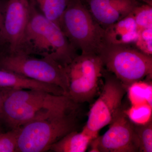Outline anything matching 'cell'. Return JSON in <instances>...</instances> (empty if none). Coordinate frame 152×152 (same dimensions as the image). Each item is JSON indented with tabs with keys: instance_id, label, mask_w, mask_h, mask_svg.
<instances>
[{
	"instance_id": "obj_1",
	"label": "cell",
	"mask_w": 152,
	"mask_h": 152,
	"mask_svg": "<svg viewBox=\"0 0 152 152\" xmlns=\"http://www.w3.org/2000/svg\"><path fill=\"white\" fill-rule=\"evenodd\" d=\"M78 106L65 95L11 88L4 101L0 120L11 129H18L33 120L76 112Z\"/></svg>"
},
{
	"instance_id": "obj_2",
	"label": "cell",
	"mask_w": 152,
	"mask_h": 152,
	"mask_svg": "<svg viewBox=\"0 0 152 152\" xmlns=\"http://www.w3.org/2000/svg\"><path fill=\"white\" fill-rule=\"evenodd\" d=\"M58 24L38 11L31 0L29 18L19 50L54 60L65 67L77 55Z\"/></svg>"
},
{
	"instance_id": "obj_3",
	"label": "cell",
	"mask_w": 152,
	"mask_h": 152,
	"mask_svg": "<svg viewBox=\"0 0 152 152\" xmlns=\"http://www.w3.org/2000/svg\"><path fill=\"white\" fill-rule=\"evenodd\" d=\"M58 25L71 45L82 53L99 55L106 45L104 28L82 0H70Z\"/></svg>"
},
{
	"instance_id": "obj_4",
	"label": "cell",
	"mask_w": 152,
	"mask_h": 152,
	"mask_svg": "<svg viewBox=\"0 0 152 152\" xmlns=\"http://www.w3.org/2000/svg\"><path fill=\"white\" fill-rule=\"evenodd\" d=\"M76 112L33 120L19 128L17 152H42L75 131Z\"/></svg>"
},
{
	"instance_id": "obj_5",
	"label": "cell",
	"mask_w": 152,
	"mask_h": 152,
	"mask_svg": "<svg viewBox=\"0 0 152 152\" xmlns=\"http://www.w3.org/2000/svg\"><path fill=\"white\" fill-rule=\"evenodd\" d=\"M104 66L127 89L133 83L152 77V57L129 45L106 44L99 53Z\"/></svg>"
},
{
	"instance_id": "obj_6",
	"label": "cell",
	"mask_w": 152,
	"mask_h": 152,
	"mask_svg": "<svg viewBox=\"0 0 152 152\" xmlns=\"http://www.w3.org/2000/svg\"><path fill=\"white\" fill-rule=\"evenodd\" d=\"M0 69L60 87L67 96L69 84L65 67L47 58H37L21 52L0 53Z\"/></svg>"
},
{
	"instance_id": "obj_7",
	"label": "cell",
	"mask_w": 152,
	"mask_h": 152,
	"mask_svg": "<svg viewBox=\"0 0 152 152\" xmlns=\"http://www.w3.org/2000/svg\"><path fill=\"white\" fill-rule=\"evenodd\" d=\"M103 67L99 55H77L65 67L69 84L67 97L78 104L91 101L97 92Z\"/></svg>"
},
{
	"instance_id": "obj_8",
	"label": "cell",
	"mask_w": 152,
	"mask_h": 152,
	"mask_svg": "<svg viewBox=\"0 0 152 152\" xmlns=\"http://www.w3.org/2000/svg\"><path fill=\"white\" fill-rule=\"evenodd\" d=\"M127 88L115 75H106L99 97L92 106L83 131L96 138L101 129L110 125L122 110V103Z\"/></svg>"
},
{
	"instance_id": "obj_9",
	"label": "cell",
	"mask_w": 152,
	"mask_h": 152,
	"mask_svg": "<svg viewBox=\"0 0 152 152\" xmlns=\"http://www.w3.org/2000/svg\"><path fill=\"white\" fill-rule=\"evenodd\" d=\"M104 135L96 137L99 152H139L134 124L123 110Z\"/></svg>"
},
{
	"instance_id": "obj_10",
	"label": "cell",
	"mask_w": 152,
	"mask_h": 152,
	"mask_svg": "<svg viewBox=\"0 0 152 152\" xmlns=\"http://www.w3.org/2000/svg\"><path fill=\"white\" fill-rule=\"evenodd\" d=\"M31 0H8L4 12L3 43L18 51L29 18Z\"/></svg>"
},
{
	"instance_id": "obj_11",
	"label": "cell",
	"mask_w": 152,
	"mask_h": 152,
	"mask_svg": "<svg viewBox=\"0 0 152 152\" xmlns=\"http://www.w3.org/2000/svg\"><path fill=\"white\" fill-rule=\"evenodd\" d=\"M85 1L94 18L104 28L127 16L140 4L137 0Z\"/></svg>"
},
{
	"instance_id": "obj_12",
	"label": "cell",
	"mask_w": 152,
	"mask_h": 152,
	"mask_svg": "<svg viewBox=\"0 0 152 152\" xmlns=\"http://www.w3.org/2000/svg\"><path fill=\"white\" fill-rule=\"evenodd\" d=\"M138 30L131 13L119 21L104 28L106 44L125 45L135 42Z\"/></svg>"
},
{
	"instance_id": "obj_13",
	"label": "cell",
	"mask_w": 152,
	"mask_h": 152,
	"mask_svg": "<svg viewBox=\"0 0 152 152\" xmlns=\"http://www.w3.org/2000/svg\"><path fill=\"white\" fill-rule=\"evenodd\" d=\"M0 87L15 89L42 90L54 95H64L63 90L56 86L38 81L1 69Z\"/></svg>"
},
{
	"instance_id": "obj_14",
	"label": "cell",
	"mask_w": 152,
	"mask_h": 152,
	"mask_svg": "<svg viewBox=\"0 0 152 152\" xmlns=\"http://www.w3.org/2000/svg\"><path fill=\"white\" fill-rule=\"evenodd\" d=\"M95 138L83 131H73L67 134L50 148L56 152H85L92 140Z\"/></svg>"
},
{
	"instance_id": "obj_15",
	"label": "cell",
	"mask_w": 152,
	"mask_h": 152,
	"mask_svg": "<svg viewBox=\"0 0 152 152\" xmlns=\"http://www.w3.org/2000/svg\"><path fill=\"white\" fill-rule=\"evenodd\" d=\"M132 105L147 104L152 107V84L141 80L131 84L127 89Z\"/></svg>"
},
{
	"instance_id": "obj_16",
	"label": "cell",
	"mask_w": 152,
	"mask_h": 152,
	"mask_svg": "<svg viewBox=\"0 0 152 152\" xmlns=\"http://www.w3.org/2000/svg\"><path fill=\"white\" fill-rule=\"evenodd\" d=\"M47 18L58 25L59 21L70 0H32Z\"/></svg>"
},
{
	"instance_id": "obj_17",
	"label": "cell",
	"mask_w": 152,
	"mask_h": 152,
	"mask_svg": "<svg viewBox=\"0 0 152 152\" xmlns=\"http://www.w3.org/2000/svg\"><path fill=\"white\" fill-rule=\"evenodd\" d=\"M124 112L129 119L135 124H145L152 120V107L148 104L132 105Z\"/></svg>"
},
{
	"instance_id": "obj_18",
	"label": "cell",
	"mask_w": 152,
	"mask_h": 152,
	"mask_svg": "<svg viewBox=\"0 0 152 152\" xmlns=\"http://www.w3.org/2000/svg\"><path fill=\"white\" fill-rule=\"evenodd\" d=\"M134 130L138 142L139 152H152V120L145 124H134Z\"/></svg>"
},
{
	"instance_id": "obj_19",
	"label": "cell",
	"mask_w": 152,
	"mask_h": 152,
	"mask_svg": "<svg viewBox=\"0 0 152 152\" xmlns=\"http://www.w3.org/2000/svg\"><path fill=\"white\" fill-rule=\"evenodd\" d=\"M138 31L152 28V6L145 4L139 5L131 13Z\"/></svg>"
},
{
	"instance_id": "obj_20",
	"label": "cell",
	"mask_w": 152,
	"mask_h": 152,
	"mask_svg": "<svg viewBox=\"0 0 152 152\" xmlns=\"http://www.w3.org/2000/svg\"><path fill=\"white\" fill-rule=\"evenodd\" d=\"M19 128L0 134V152H17Z\"/></svg>"
},
{
	"instance_id": "obj_21",
	"label": "cell",
	"mask_w": 152,
	"mask_h": 152,
	"mask_svg": "<svg viewBox=\"0 0 152 152\" xmlns=\"http://www.w3.org/2000/svg\"><path fill=\"white\" fill-rule=\"evenodd\" d=\"M137 49L145 54L152 55V28L138 31L135 42Z\"/></svg>"
},
{
	"instance_id": "obj_22",
	"label": "cell",
	"mask_w": 152,
	"mask_h": 152,
	"mask_svg": "<svg viewBox=\"0 0 152 152\" xmlns=\"http://www.w3.org/2000/svg\"><path fill=\"white\" fill-rule=\"evenodd\" d=\"M11 88H1L0 87V120L1 117L3 104L6 96L8 93Z\"/></svg>"
},
{
	"instance_id": "obj_23",
	"label": "cell",
	"mask_w": 152,
	"mask_h": 152,
	"mask_svg": "<svg viewBox=\"0 0 152 152\" xmlns=\"http://www.w3.org/2000/svg\"><path fill=\"white\" fill-rule=\"evenodd\" d=\"M2 5L0 1V45L3 43V29L4 26V13Z\"/></svg>"
},
{
	"instance_id": "obj_24",
	"label": "cell",
	"mask_w": 152,
	"mask_h": 152,
	"mask_svg": "<svg viewBox=\"0 0 152 152\" xmlns=\"http://www.w3.org/2000/svg\"><path fill=\"white\" fill-rule=\"evenodd\" d=\"M142 1L145 4L152 6V0H142Z\"/></svg>"
}]
</instances>
